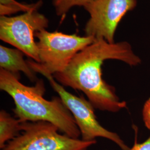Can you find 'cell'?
Returning a JSON list of instances; mask_svg holds the SVG:
<instances>
[{
  "instance_id": "obj_1",
  "label": "cell",
  "mask_w": 150,
  "mask_h": 150,
  "mask_svg": "<svg viewBox=\"0 0 150 150\" xmlns=\"http://www.w3.org/2000/svg\"><path fill=\"white\" fill-rule=\"evenodd\" d=\"M107 59L118 60L131 67L141 64L128 42L110 43L99 38L76 54L64 71L53 76L61 85L83 92L95 108L118 112L126 108L127 103L102 79V64Z\"/></svg>"
},
{
  "instance_id": "obj_2",
  "label": "cell",
  "mask_w": 150,
  "mask_h": 150,
  "mask_svg": "<svg viewBox=\"0 0 150 150\" xmlns=\"http://www.w3.org/2000/svg\"><path fill=\"white\" fill-rule=\"evenodd\" d=\"M20 78L0 69V89L12 98L15 107L12 110L21 123L46 121L54 124L61 132L73 139L80 136V129L70 111L59 97L51 100L43 97L45 87L42 80L34 86H28L20 81Z\"/></svg>"
},
{
  "instance_id": "obj_3",
  "label": "cell",
  "mask_w": 150,
  "mask_h": 150,
  "mask_svg": "<svg viewBox=\"0 0 150 150\" xmlns=\"http://www.w3.org/2000/svg\"><path fill=\"white\" fill-rule=\"evenodd\" d=\"M35 37L38 39L40 62L29 59L26 60L27 63L36 73L52 75L64 71L76 54L96 40L92 36L82 37L46 30L36 32Z\"/></svg>"
},
{
  "instance_id": "obj_4",
  "label": "cell",
  "mask_w": 150,
  "mask_h": 150,
  "mask_svg": "<svg viewBox=\"0 0 150 150\" xmlns=\"http://www.w3.org/2000/svg\"><path fill=\"white\" fill-rule=\"evenodd\" d=\"M22 123V133L2 150H86L97 141H85L59 134V129L46 121Z\"/></svg>"
},
{
  "instance_id": "obj_5",
  "label": "cell",
  "mask_w": 150,
  "mask_h": 150,
  "mask_svg": "<svg viewBox=\"0 0 150 150\" xmlns=\"http://www.w3.org/2000/svg\"><path fill=\"white\" fill-rule=\"evenodd\" d=\"M54 91L56 92L64 105L72 115L80 129L82 139L85 141H96L97 137L109 139L118 146L122 150H128L126 145L117 134L104 128L97 120L94 107L84 97H78L66 91L54 78V76L43 73Z\"/></svg>"
},
{
  "instance_id": "obj_6",
  "label": "cell",
  "mask_w": 150,
  "mask_h": 150,
  "mask_svg": "<svg viewBox=\"0 0 150 150\" xmlns=\"http://www.w3.org/2000/svg\"><path fill=\"white\" fill-rule=\"evenodd\" d=\"M48 20L32 10L14 17H0V39L21 51L33 61L40 62L35 33L48 27Z\"/></svg>"
},
{
  "instance_id": "obj_7",
  "label": "cell",
  "mask_w": 150,
  "mask_h": 150,
  "mask_svg": "<svg viewBox=\"0 0 150 150\" xmlns=\"http://www.w3.org/2000/svg\"><path fill=\"white\" fill-rule=\"evenodd\" d=\"M137 5V0L92 1L83 7L90 16L85 27L86 36L115 43V32L120 22Z\"/></svg>"
},
{
  "instance_id": "obj_8",
  "label": "cell",
  "mask_w": 150,
  "mask_h": 150,
  "mask_svg": "<svg viewBox=\"0 0 150 150\" xmlns=\"http://www.w3.org/2000/svg\"><path fill=\"white\" fill-rule=\"evenodd\" d=\"M24 54L17 48L0 46V67L21 78L20 72H23L32 82L38 80L36 73L23 59Z\"/></svg>"
},
{
  "instance_id": "obj_9",
  "label": "cell",
  "mask_w": 150,
  "mask_h": 150,
  "mask_svg": "<svg viewBox=\"0 0 150 150\" xmlns=\"http://www.w3.org/2000/svg\"><path fill=\"white\" fill-rule=\"evenodd\" d=\"M22 123L6 111H0V149H2L9 142L20 134Z\"/></svg>"
},
{
  "instance_id": "obj_10",
  "label": "cell",
  "mask_w": 150,
  "mask_h": 150,
  "mask_svg": "<svg viewBox=\"0 0 150 150\" xmlns=\"http://www.w3.org/2000/svg\"><path fill=\"white\" fill-rule=\"evenodd\" d=\"M93 0H52L56 13L57 16L65 15L70 9L75 6H83Z\"/></svg>"
},
{
  "instance_id": "obj_11",
  "label": "cell",
  "mask_w": 150,
  "mask_h": 150,
  "mask_svg": "<svg viewBox=\"0 0 150 150\" xmlns=\"http://www.w3.org/2000/svg\"><path fill=\"white\" fill-rule=\"evenodd\" d=\"M42 5V1H40L34 4H23L17 2L15 5L5 6L0 5L1 16L10 15L20 11L25 12L32 10H38V8Z\"/></svg>"
},
{
  "instance_id": "obj_12",
  "label": "cell",
  "mask_w": 150,
  "mask_h": 150,
  "mask_svg": "<svg viewBox=\"0 0 150 150\" xmlns=\"http://www.w3.org/2000/svg\"><path fill=\"white\" fill-rule=\"evenodd\" d=\"M142 118L145 126L150 130V98L146 100L143 106Z\"/></svg>"
},
{
  "instance_id": "obj_13",
  "label": "cell",
  "mask_w": 150,
  "mask_h": 150,
  "mask_svg": "<svg viewBox=\"0 0 150 150\" xmlns=\"http://www.w3.org/2000/svg\"><path fill=\"white\" fill-rule=\"evenodd\" d=\"M128 150H150V136L143 142L139 143L135 139L134 143L131 148Z\"/></svg>"
}]
</instances>
